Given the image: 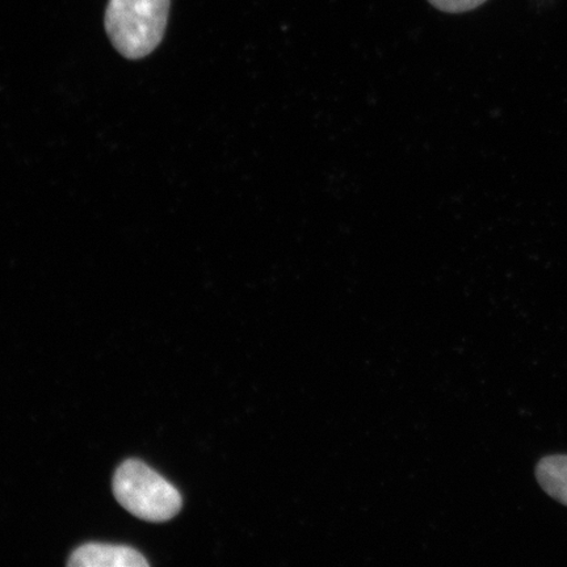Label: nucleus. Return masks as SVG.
Instances as JSON below:
<instances>
[{"label":"nucleus","mask_w":567,"mask_h":567,"mask_svg":"<svg viewBox=\"0 0 567 567\" xmlns=\"http://www.w3.org/2000/svg\"><path fill=\"white\" fill-rule=\"evenodd\" d=\"M168 13L169 0H110L105 31L120 54L141 60L161 44Z\"/></svg>","instance_id":"nucleus-1"},{"label":"nucleus","mask_w":567,"mask_h":567,"mask_svg":"<svg viewBox=\"0 0 567 567\" xmlns=\"http://www.w3.org/2000/svg\"><path fill=\"white\" fill-rule=\"evenodd\" d=\"M113 494L126 512L152 523L172 520L183 505L181 493L140 460H127L118 467Z\"/></svg>","instance_id":"nucleus-2"},{"label":"nucleus","mask_w":567,"mask_h":567,"mask_svg":"<svg viewBox=\"0 0 567 567\" xmlns=\"http://www.w3.org/2000/svg\"><path fill=\"white\" fill-rule=\"evenodd\" d=\"M71 567H146L148 563L140 551L109 544H86L71 555Z\"/></svg>","instance_id":"nucleus-3"},{"label":"nucleus","mask_w":567,"mask_h":567,"mask_svg":"<svg viewBox=\"0 0 567 567\" xmlns=\"http://www.w3.org/2000/svg\"><path fill=\"white\" fill-rule=\"evenodd\" d=\"M536 477L545 493L567 506V456L555 455L540 460Z\"/></svg>","instance_id":"nucleus-4"},{"label":"nucleus","mask_w":567,"mask_h":567,"mask_svg":"<svg viewBox=\"0 0 567 567\" xmlns=\"http://www.w3.org/2000/svg\"><path fill=\"white\" fill-rule=\"evenodd\" d=\"M429 2L436 7L437 10L461 13L477 9L481 4H484L486 0H429Z\"/></svg>","instance_id":"nucleus-5"}]
</instances>
